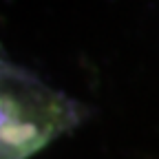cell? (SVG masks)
I'll use <instances>...</instances> for the list:
<instances>
[{"mask_svg": "<svg viewBox=\"0 0 159 159\" xmlns=\"http://www.w3.org/2000/svg\"><path fill=\"white\" fill-rule=\"evenodd\" d=\"M80 119L75 99L0 57V159H29Z\"/></svg>", "mask_w": 159, "mask_h": 159, "instance_id": "1", "label": "cell"}]
</instances>
